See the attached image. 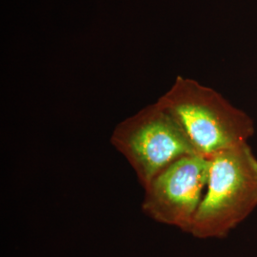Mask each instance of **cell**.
Instances as JSON below:
<instances>
[{
	"label": "cell",
	"mask_w": 257,
	"mask_h": 257,
	"mask_svg": "<svg viewBox=\"0 0 257 257\" xmlns=\"http://www.w3.org/2000/svg\"><path fill=\"white\" fill-rule=\"evenodd\" d=\"M202 201L191 233L195 237H224L257 207V158L248 142L210 157Z\"/></svg>",
	"instance_id": "cell-2"
},
{
	"label": "cell",
	"mask_w": 257,
	"mask_h": 257,
	"mask_svg": "<svg viewBox=\"0 0 257 257\" xmlns=\"http://www.w3.org/2000/svg\"><path fill=\"white\" fill-rule=\"evenodd\" d=\"M156 103L182 128L197 154L208 158L248 142L254 134L253 121L246 112L192 78L177 76Z\"/></svg>",
	"instance_id": "cell-1"
},
{
	"label": "cell",
	"mask_w": 257,
	"mask_h": 257,
	"mask_svg": "<svg viewBox=\"0 0 257 257\" xmlns=\"http://www.w3.org/2000/svg\"><path fill=\"white\" fill-rule=\"evenodd\" d=\"M210 158L192 155L168 166L144 189L142 211L152 219L190 232L208 183Z\"/></svg>",
	"instance_id": "cell-4"
},
{
	"label": "cell",
	"mask_w": 257,
	"mask_h": 257,
	"mask_svg": "<svg viewBox=\"0 0 257 257\" xmlns=\"http://www.w3.org/2000/svg\"><path fill=\"white\" fill-rule=\"evenodd\" d=\"M110 141L144 189L178 158L198 155L182 128L156 102L118 123Z\"/></svg>",
	"instance_id": "cell-3"
}]
</instances>
